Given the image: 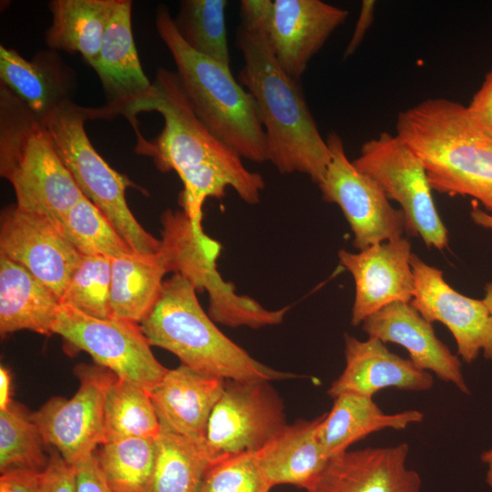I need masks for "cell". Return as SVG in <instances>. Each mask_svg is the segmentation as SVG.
<instances>
[{"label": "cell", "instance_id": "30", "mask_svg": "<svg viewBox=\"0 0 492 492\" xmlns=\"http://www.w3.org/2000/svg\"><path fill=\"white\" fill-rule=\"evenodd\" d=\"M104 425L105 442L133 437L156 438L160 431L149 391L116 374L105 395Z\"/></svg>", "mask_w": 492, "mask_h": 492}, {"label": "cell", "instance_id": "35", "mask_svg": "<svg viewBox=\"0 0 492 492\" xmlns=\"http://www.w3.org/2000/svg\"><path fill=\"white\" fill-rule=\"evenodd\" d=\"M111 259L83 255L60 299L61 303L97 318H110Z\"/></svg>", "mask_w": 492, "mask_h": 492}, {"label": "cell", "instance_id": "37", "mask_svg": "<svg viewBox=\"0 0 492 492\" xmlns=\"http://www.w3.org/2000/svg\"><path fill=\"white\" fill-rule=\"evenodd\" d=\"M41 492H77L76 467L56 450L50 453L48 463L41 472Z\"/></svg>", "mask_w": 492, "mask_h": 492}, {"label": "cell", "instance_id": "42", "mask_svg": "<svg viewBox=\"0 0 492 492\" xmlns=\"http://www.w3.org/2000/svg\"><path fill=\"white\" fill-rule=\"evenodd\" d=\"M12 376L10 371L1 364L0 366V411H4L13 402L11 399Z\"/></svg>", "mask_w": 492, "mask_h": 492}, {"label": "cell", "instance_id": "45", "mask_svg": "<svg viewBox=\"0 0 492 492\" xmlns=\"http://www.w3.org/2000/svg\"><path fill=\"white\" fill-rule=\"evenodd\" d=\"M483 301L492 315V282L487 283L485 287V297Z\"/></svg>", "mask_w": 492, "mask_h": 492}, {"label": "cell", "instance_id": "21", "mask_svg": "<svg viewBox=\"0 0 492 492\" xmlns=\"http://www.w3.org/2000/svg\"><path fill=\"white\" fill-rule=\"evenodd\" d=\"M344 343L345 367L327 391L333 398L347 392L373 397L378 391L390 387L420 392L434 384L429 372L390 352L376 338L361 341L345 334Z\"/></svg>", "mask_w": 492, "mask_h": 492}, {"label": "cell", "instance_id": "22", "mask_svg": "<svg viewBox=\"0 0 492 492\" xmlns=\"http://www.w3.org/2000/svg\"><path fill=\"white\" fill-rule=\"evenodd\" d=\"M224 385V379L180 364L168 369L149 394L161 425L204 444L210 414Z\"/></svg>", "mask_w": 492, "mask_h": 492}, {"label": "cell", "instance_id": "36", "mask_svg": "<svg viewBox=\"0 0 492 492\" xmlns=\"http://www.w3.org/2000/svg\"><path fill=\"white\" fill-rule=\"evenodd\" d=\"M272 487L255 452H245L213 462L200 492H270Z\"/></svg>", "mask_w": 492, "mask_h": 492}, {"label": "cell", "instance_id": "23", "mask_svg": "<svg viewBox=\"0 0 492 492\" xmlns=\"http://www.w3.org/2000/svg\"><path fill=\"white\" fill-rule=\"evenodd\" d=\"M0 82L44 118L72 100L76 77L55 50L40 51L29 60L0 46Z\"/></svg>", "mask_w": 492, "mask_h": 492}, {"label": "cell", "instance_id": "19", "mask_svg": "<svg viewBox=\"0 0 492 492\" xmlns=\"http://www.w3.org/2000/svg\"><path fill=\"white\" fill-rule=\"evenodd\" d=\"M407 443L346 450L332 457L305 492H421L419 474L406 466Z\"/></svg>", "mask_w": 492, "mask_h": 492}, {"label": "cell", "instance_id": "5", "mask_svg": "<svg viewBox=\"0 0 492 492\" xmlns=\"http://www.w3.org/2000/svg\"><path fill=\"white\" fill-rule=\"evenodd\" d=\"M155 26L174 60L182 89L204 126L241 159L268 161L255 100L231 68L191 49L180 37L166 5L157 8Z\"/></svg>", "mask_w": 492, "mask_h": 492}, {"label": "cell", "instance_id": "33", "mask_svg": "<svg viewBox=\"0 0 492 492\" xmlns=\"http://www.w3.org/2000/svg\"><path fill=\"white\" fill-rule=\"evenodd\" d=\"M58 228L82 255L114 259L134 251L103 212L85 196L67 211Z\"/></svg>", "mask_w": 492, "mask_h": 492}, {"label": "cell", "instance_id": "18", "mask_svg": "<svg viewBox=\"0 0 492 492\" xmlns=\"http://www.w3.org/2000/svg\"><path fill=\"white\" fill-rule=\"evenodd\" d=\"M411 255V244L403 237L356 253L339 251V261L352 274L355 285L354 326L393 302H411L415 292Z\"/></svg>", "mask_w": 492, "mask_h": 492}, {"label": "cell", "instance_id": "27", "mask_svg": "<svg viewBox=\"0 0 492 492\" xmlns=\"http://www.w3.org/2000/svg\"><path fill=\"white\" fill-rule=\"evenodd\" d=\"M169 272L159 248L111 259L110 318L139 323L155 305Z\"/></svg>", "mask_w": 492, "mask_h": 492}, {"label": "cell", "instance_id": "9", "mask_svg": "<svg viewBox=\"0 0 492 492\" xmlns=\"http://www.w3.org/2000/svg\"><path fill=\"white\" fill-rule=\"evenodd\" d=\"M353 163L374 179L389 200L400 204L409 233L420 236L428 248L447 246V230L435 205L425 169L395 134L385 131L365 141Z\"/></svg>", "mask_w": 492, "mask_h": 492}, {"label": "cell", "instance_id": "41", "mask_svg": "<svg viewBox=\"0 0 492 492\" xmlns=\"http://www.w3.org/2000/svg\"><path fill=\"white\" fill-rule=\"evenodd\" d=\"M374 5L375 4L373 0H364L362 2L354 30L343 53L344 58L349 57L355 52L367 30L371 27L374 21Z\"/></svg>", "mask_w": 492, "mask_h": 492}, {"label": "cell", "instance_id": "11", "mask_svg": "<svg viewBox=\"0 0 492 492\" xmlns=\"http://www.w3.org/2000/svg\"><path fill=\"white\" fill-rule=\"evenodd\" d=\"M53 333L71 347L87 353L96 364L149 392L168 371L154 356L135 322L97 318L61 303Z\"/></svg>", "mask_w": 492, "mask_h": 492}, {"label": "cell", "instance_id": "7", "mask_svg": "<svg viewBox=\"0 0 492 492\" xmlns=\"http://www.w3.org/2000/svg\"><path fill=\"white\" fill-rule=\"evenodd\" d=\"M42 118L82 194L103 212L134 251L156 252L160 240L139 224L127 203L126 190L134 184L104 160L87 135V108L71 100Z\"/></svg>", "mask_w": 492, "mask_h": 492}, {"label": "cell", "instance_id": "1", "mask_svg": "<svg viewBox=\"0 0 492 492\" xmlns=\"http://www.w3.org/2000/svg\"><path fill=\"white\" fill-rule=\"evenodd\" d=\"M157 111L164 121L159 136L136 145L135 151L153 159L162 172L174 170L183 190L179 196L181 210L199 235L202 228L203 204L208 198L221 199L232 188L246 203L260 201L264 189L261 174L249 170L241 158L219 140L200 120L175 72L159 67L152 90L139 104L140 112Z\"/></svg>", "mask_w": 492, "mask_h": 492}, {"label": "cell", "instance_id": "28", "mask_svg": "<svg viewBox=\"0 0 492 492\" xmlns=\"http://www.w3.org/2000/svg\"><path fill=\"white\" fill-rule=\"evenodd\" d=\"M118 0H52L45 41L51 50L79 53L92 67Z\"/></svg>", "mask_w": 492, "mask_h": 492}, {"label": "cell", "instance_id": "20", "mask_svg": "<svg viewBox=\"0 0 492 492\" xmlns=\"http://www.w3.org/2000/svg\"><path fill=\"white\" fill-rule=\"evenodd\" d=\"M362 329L369 337L384 343L403 346L419 369L431 371L440 380L453 384L461 393L470 394L458 356L437 338L432 323L410 302H395L382 308L362 323Z\"/></svg>", "mask_w": 492, "mask_h": 492}, {"label": "cell", "instance_id": "12", "mask_svg": "<svg viewBox=\"0 0 492 492\" xmlns=\"http://www.w3.org/2000/svg\"><path fill=\"white\" fill-rule=\"evenodd\" d=\"M286 425L282 401L270 382L225 380L208 422L204 446L214 462L257 452Z\"/></svg>", "mask_w": 492, "mask_h": 492}, {"label": "cell", "instance_id": "25", "mask_svg": "<svg viewBox=\"0 0 492 492\" xmlns=\"http://www.w3.org/2000/svg\"><path fill=\"white\" fill-rule=\"evenodd\" d=\"M322 415L287 425L261 449L258 463L272 487L287 484L308 489L319 477L330 458L317 436Z\"/></svg>", "mask_w": 492, "mask_h": 492}, {"label": "cell", "instance_id": "31", "mask_svg": "<svg viewBox=\"0 0 492 492\" xmlns=\"http://www.w3.org/2000/svg\"><path fill=\"white\" fill-rule=\"evenodd\" d=\"M156 438H122L101 444L95 456L114 492H149Z\"/></svg>", "mask_w": 492, "mask_h": 492}, {"label": "cell", "instance_id": "38", "mask_svg": "<svg viewBox=\"0 0 492 492\" xmlns=\"http://www.w3.org/2000/svg\"><path fill=\"white\" fill-rule=\"evenodd\" d=\"M466 108L473 123L492 138V69Z\"/></svg>", "mask_w": 492, "mask_h": 492}, {"label": "cell", "instance_id": "8", "mask_svg": "<svg viewBox=\"0 0 492 492\" xmlns=\"http://www.w3.org/2000/svg\"><path fill=\"white\" fill-rule=\"evenodd\" d=\"M159 251L169 272L185 277L197 292L209 293V315L231 327L260 328L282 322L289 309H265L249 296L240 295L231 282H225L217 270L220 251L218 241L199 235L182 210H167L161 216Z\"/></svg>", "mask_w": 492, "mask_h": 492}, {"label": "cell", "instance_id": "4", "mask_svg": "<svg viewBox=\"0 0 492 492\" xmlns=\"http://www.w3.org/2000/svg\"><path fill=\"white\" fill-rule=\"evenodd\" d=\"M196 292L179 273L164 281L155 305L139 323L151 346L172 353L183 365L224 380L271 382L297 377L263 364L228 338L202 309Z\"/></svg>", "mask_w": 492, "mask_h": 492}, {"label": "cell", "instance_id": "43", "mask_svg": "<svg viewBox=\"0 0 492 492\" xmlns=\"http://www.w3.org/2000/svg\"><path fill=\"white\" fill-rule=\"evenodd\" d=\"M470 217L476 224L492 230V215L478 208L476 204L472 207Z\"/></svg>", "mask_w": 492, "mask_h": 492}, {"label": "cell", "instance_id": "24", "mask_svg": "<svg viewBox=\"0 0 492 492\" xmlns=\"http://www.w3.org/2000/svg\"><path fill=\"white\" fill-rule=\"evenodd\" d=\"M60 299L19 263L0 255V333H53Z\"/></svg>", "mask_w": 492, "mask_h": 492}, {"label": "cell", "instance_id": "34", "mask_svg": "<svg viewBox=\"0 0 492 492\" xmlns=\"http://www.w3.org/2000/svg\"><path fill=\"white\" fill-rule=\"evenodd\" d=\"M43 436L31 414L15 402L0 411V472H42L49 460Z\"/></svg>", "mask_w": 492, "mask_h": 492}, {"label": "cell", "instance_id": "14", "mask_svg": "<svg viewBox=\"0 0 492 492\" xmlns=\"http://www.w3.org/2000/svg\"><path fill=\"white\" fill-rule=\"evenodd\" d=\"M75 374L80 385L71 398L53 397L31 415L46 445L77 467L105 442V395L115 374L85 364L77 365Z\"/></svg>", "mask_w": 492, "mask_h": 492}, {"label": "cell", "instance_id": "10", "mask_svg": "<svg viewBox=\"0 0 492 492\" xmlns=\"http://www.w3.org/2000/svg\"><path fill=\"white\" fill-rule=\"evenodd\" d=\"M240 15L263 31L281 67L299 80L349 12L321 0H242Z\"/></svg>", "mask_w": 492, "mask_h": 492}, {"label": "cell", "instance_id": "17", "mask_svg": "<svg viewBox=\"0 0 492 492\" xmlns=\"http://www.w3.org/2000/svg\"><path fill=\"white\" fill-rule=\"evenodd\" d=\"M415 292L411 304L428 322H440L453 334L458 355L467 364L483 351L492 361V315L483 300L467 297L452 288L443 272L412 253Z\"/></svg>", "mask_w": 492, "mask_h": 492}, {"label": "cell", "instance_id": "15", "mask_svg": "<svg viewBox=\"0 0 492 492\" xmlns=\"http://www.w3.org/2000/svg\"><path fill=\"white\" fill-rule=\"evenodd\" d=\"M0 255L25 267L59 299L83 257L52 220L16 205L1 212Z\"/></svg>", "mask_w": 492, "mask_h": 492}, {"label": "cell", "instance_id": "44", "mask_svg": "<svg viewBox=\"0 0 492 492\" xmlns=\"http://www.w3.org/2000/svg\"><path fill=\"white\" fill-rule=\"evenodd\" d=\"M480 459L487 466L486 482L492 489V448L484 451Z\"/></svg>", "mask_w": 492, "mask_h": 492}, {"label": "cell", "instance_id": "39", "mask_svg": "<svg viewBox=\"0 0 492 492\" xmlns=\"http://www.w3.org/2000/svg\"><path fill=\"white\" fill-rule=\"evenodd\" d=\"M76 471L77 492H114L99 468L95 453Z\"/></svg>", "mask_w": 492, "mask_h": 492}, {"label": "cell", "instance_id": "29", "mask_svg": "<svg viewBox=\"0 0 492 492\" xmlns=\"http://www.w3.org/2000/svg\"><path fill=\"white\" fill-rule=\"evenodd\" d=\"M149 492H200L214 462L204 444L160 425Z\"/></svg>", "mask_w": 492, "mask_h": 492}, {"label": "cell", "instance_id": "2", "mask_svg": "<svg viewBox=\"0 0 492 492\" xmlns=\"http://www.w3.org/2000/svg\"><path fill=\"white\" fill-rule=\"evenodd\" d=\"M235 44L243 58L239 82L255 100L268 161L282 174L302 173L318 185L332 155L299 80L281 67L259 27L241 22Z\"/></svg>", "mask_w": 492, "mask_h": 492}, {"label": "cell", "instance_id": "32", "mask_svg": "<svg viewBox=\"0 0 492 492\" xmlns=\"http://www.w3.org/2000/svg\"><path fill=\"white\" fill-rule=\"evenodd\" d=\"M226 0H182L174 25L195 52L231 68L225 23Z\"/></svg>", "mask_w": 492, "mask_h": 492}, {"label": "cell", "instance_id": "26", "mask_svg": "<svg viewBox=\"0 0 492 492\" xmlns=\"http://www.w3.org/2000/svg\"><path fill=\"white\" fill-rule=\"evenodd\" d=\"M333 399L332 409L322 415L317 430L321 446L330 459L374 432L404 430L424 419L418 410L385 414L373 397L354 393H343Z\"/></svg>", "mask_w": 492, "mask_h": 492}, {"label": "cell", "instance_id": "40", "mask_svg": "<svg viewBox=\"0 0 492 492\" xmlns=\"http://www.w3.org/2000/svg\"><path fill=\"white\" fill-rule=\"evenodd\" d=\"M0 492H41V472L26 469L1 474Z\"/></svg>", "mask_w": 492, "mask_h": 492}, {"label": "cell", "instance_id": "3", "mask_svg": "<svg viewBox=\"0 0 492 492\" xmlns=\"http://www.w3.org/2000/svg\"><path fill=\"white\" fill-rule=\"evenodd\" d=\"M395 135L424 166L432 190L468 196L492 212V138L463 104L427 98L398 113Z\"/></svg>", "mask_w": 492, "mask_h": 492}, {"label": "cell", "instance_id": "16", "mask_svg": "<svg viewBox=\"0 0 492 492\" xmlns=\"http://www.w3.org/2000/svg\"><path fill=\"white\" fill-rule=\"evenodd\" d=\"M132 1L118 0L104 35L93 69L101 82L106 104L87 108L88 119L124 116L132 126L136 141L144 138L134 118L136 108L150 95L152 82L145 75L131 28Z\"/></svg>", "mask_w": 492, "mask_h": 492}, {"label": "cell", "instance_id": "13", "mask_svg": "<svg viewBox=\"0 0 492 492\" xmlns=\"http://www.w3.org/2000/svg\"><path fill=\"white\" fill-rule=\"evenodd\" d=\"M331 161L318 184L323 199L337 204L354 233L353 245L363 251L402 237L406 231L401 210L395 209L380 185L355 168L346 156L342 138L328 134Z\"/></svg>", "mask_w": 492, "mask_h": 492}, {"label": "cell", "instance_id": "6", "mask_svg": "<svg viewBox=\"0 0 492 492\" xmlns=\"http://www.w3.org/2000/svg\"><path fill=\"white\" fill-rule=\"evenodd\" d=\"M0 175L23 210L57 226L84 196L55 149L44 119L0 82Z\"/></svg>", "mask_w": 492, "mask_h": 492}]
</instances>
